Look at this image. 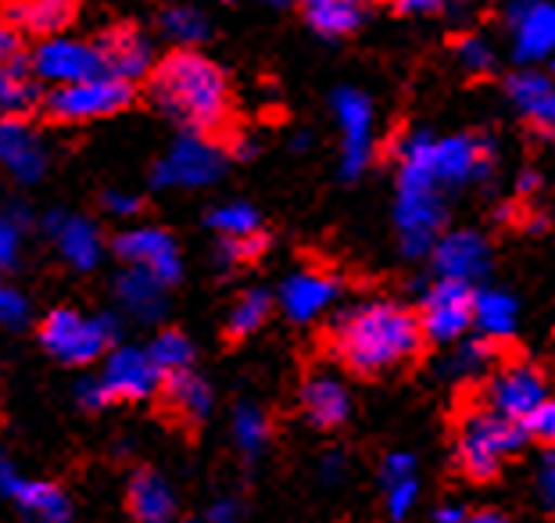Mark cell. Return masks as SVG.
<instances>
[{
  "label": "cell",
  "mask_w": 555,
  "mask_h": 523,
  "mask_svg": "<svg viewBox=\"0 0 555 523\" xmlns=\"http://www.w3.org/2000/svg\"><path fill=\"white\" fill-rule=\"evenodd\" d=\"M441 219H444V205L437 201L434 190H427V187H401L398 226H401V237H405V247L412 255H420L423 247L434 244Z\"/></svg>",
  "instance_id": "4fadbf2b"
},
{
  "label": "cell",
  "mask_w": 555,
  "mask_h": 523,
  "mask_svg": "<svg viewBox=\"0 0 555 523\" xmlns=\"http://www.w3.org/2000/svg\"><path fill=\"white\" fill-rule=\"evenodd\" d=\"M0 492L18 498V506L33 513L40 523H65L68 520V498L47 481H26L18 477L8 462H0Z\"/></svg>",
  "instance_id": "2e32d148"
},
{
  "label": "cell",
  "mask_w": 555,
  "mask_h": 523,
  "mask_svg": "<svg viewBox=\"0 0 555 523\" xmlns=\"http://www.w3.org/2000/svg\"><path fill=\"white\" fill-rule=\"evenodd\" d=\"M384 484L391 487V484H398V481H412L416 477V459L412 456H405V451H395V456H387L384 459Z\"/></svg>",
  "instance_id": "60d3db41"
},
{
  "label": "cell",
  "mask_w": 555,
  "mask_h": 523,
  "mask_svg": "<svg viewBox=\"0 0 555 523\" xmlns=\"http://www.w3.org/2000/svg\"><path fill=\"white\" fill-rule=\"evenodd\" d=\"M474 327H480L483 341H499V337H509L513 327H516V302L509 294H499V291H483L474 294Z\"/></svg>",
  "instance_id": "f1b7e54d"
},
{
  "label": "cell",
  "mask_w": 555,
  "mask_h": 523,
  "mask_svg": "<svg viewBox=\"0 0 555 523\" xmlns=\"http://www.w3.org/2000/svg\"><path fill=\"white\" fill-rule=\"evenodd\" d=\"M26 65L33 79H47V82H54V87H73V82L104 76L98 47L87 40H68V37L43 40Z\"/></svg>",
  "instance_id": "9c48e42d"
},
{
  "label": "cell",
  "mask_w": 555,
  "mask_h": 523,
  "mask_svg": "<svg viewBox=\"0 0 555 523\" xmlns=\"http://www.w3.org/2000/svg\"><path fill=\"white\" fill-rule=\"evenodd\" d=\"M455 51H459V62H463V68H466L469 76H488L491 68H494V51H491L488 40H480V37H459Z\"/></svg>",
  "instance_id": "d590c367"
},
{
  "label": "cell",
  "mask_w": 555,
  "mask_h": 523,
  "mask_svg": "<svg viewBox=\"0 0 555 523\" xmlns=\"http://www.w3.org/2000/svg\"><path fill=\"white\" fill-rule=\"evenodd\" d=\"M538 187H541V176L538 173H524V176H519V194H524V197L534 194Z\"/></svg>",
  "instance_id": "c3c4849f"
},
{
  "label": "cell",
  "mask_w": 555,
  "mask_h": 523,
  "mask_svg": "<svg viewBox=\"0 0 555 523\" xmlns=\"http://www.w3.org/2000/svg\"><path fill=\"white\" fill-rule=\"evenodd\" d=\"M0 298H4V288H0Z\"/></svg>",
  "instance_id": "816d5d0a"
},
{
  "label": "cell",
  "mask_w": 555,
  "mask_h": 523,
  "mask_svg": "<svg viewBox=\"0 0 555 523\" xmlns=\"http://www.w3.org/2000/svg\"><path fill=\"white\" fill-rule=\"evenodd\" d=\"M76 15H79V8L65 4V0H18V4H8L0 11V18H4L18 37L26 33V37H37L40 43L62 37L76 22Z\"/></svg>",
  "instance_id": "5bb4252c"
},
{
  "label": "cell",
  "mask_w": 555,
  "mask_h": 523,
  "mask_svg": "<svg viewBox=\"0 0 555 523\" xmlns=\"http://www.w3.org/2000/svg\"><path fill=\"white\" fill-rule=\"evenodd\" d=\"M466 523H505L499 513H474V516H466Z\"/></svg>",
  "instance_id": "f907efd6"
},
{
  "label": "cell",
  "mask_w": 555,
  "mask_h": 523,
  "mask_svg": "<svg viewBox=\"0 0 555 523\" xmlns=\"http://www.w3.org/2000/svg\"><path fill=\"white\" fill-rule=\"evenodd\" d=\"M305 22L319 33V37H351L356 29H362L365 22V8L362 4H351V0H309L301 8Z\"/></svg>",
  "instance_id": "d4e9b609"
},
{
  "label": "cell",
  "mask_w": 555,
  "mask_h": 523,
  "mask_svg": "<svg viewBox=\"0 0 555 523\" xmlns=\"http://www.w3.org/2000/svg\"><path fill=\"white\" fill-rule=\"evenodd\" d=\"M162 29L180 43V51H191V43H201L208 37V22L191 8H169L162 11Z\"/></svg>",
  "instance_id": "d6a6232c"
},
{
  "label": "cell",
  "mask_w": 555,
  "mask_h": 523,
  "mask_svg": "<svg viewBox=\"0 0 555 523\" xmlns=\"http://www.w3.org/2000/svg\"><path fill=\"white\" fill-rule=\"evenodd\" d=\"M513 33H516V58L541 62L555 43V15L548 4H519L513 8Z\"/></svg>",
  "instance_id": "7402d4cb"
},
{
  "label": "cell",
  "mask_w": 555,
  "mask_h": 523,
  "mask_svg": "<svg viewBox=\"0 0 555 523\" xmlns=\"http://www.w3.org/2000/svg\"><path fill=\"white\" fill-rule=\"evenodd\" d=\"M57 233V247H62V255L73 262L76 269H93L101 258V237L98 230L87 222V219H65L54 226Z\"/></svg>",
  "instance_id": "83f0119b"
},
{
  "label": "cell",
  "mask_w": 555,
  "mask_h": 523,
  "mask_svg": "<svg viewBox=\"0 0 555 523\" xmlns=\"http://www.w3.org/2000/svg\"><path fill=\"white\" fill-rule=\"evenodd\" d=\"M395 11L398 15H434V11H441V4H434V0H401Z\"/></svg>",
  "instance_id": "bcb514c9"
},
{
  "label": "cell",
  "mask_w": 555,
  "mask_h": 523,
  "mask_svg": "<svg viewBox=\"0 0 555 523\" xmlns=\"http://www.w3.org/2000/svg\"><path fill=\"white\" fill-rule=\"evenodd\" d=\"M158 283L147 280L144 272H129V277L122 280V298L126 305H133L140 316H151L158 312Z\"/></svg>",
  "instance_id": "e575fe53"
},
{
  "label": "cell",
  "mask_w": 555,
  "mask_h": 523,
  "mask_svg": "<svg viewBox=\"0 0 555 523\" xmlns=\"http://www.w3.org/2000/svg\"><path fill=\"white\" fill-rule=\"evenodd\" d=\"M18 255V230L8 219H0V266H11Z\"/></svg>",
  "instance_id": "7bdbcfd3"
},
{
  "label": "cell",
  "mask_w": 555,
  "mask_h": 523,
  "mask_svg": "<svg viewBox=\"0 0 555 523\" xmlns=\"http://www.w3.org/2000/svg\"><path fill=\"white\" fill-rule=\"evenodd\" d=\"M516 431H519V437H524V442L548 445L552 437H555V406H552V401H541L534 412H527L524 420L516 423Z\"/></svg>",
  "instance_id": "8d00e7d4"
},
{
  "label": "cell",
  "mask_w": 555,
  "mask_h": 523,
  "mask_svg": "<svg viewBox=\"0 0 555 523\" xmlns=\"http://www.w3.org/2000/svg\"><path fill=\"white\" fill-rule=\"evenodd\" d=\"M266 244H269V237L262 230L251 233V237H227V241H222V258L227 262H255L266 252Z\"/></svg>",
  "instance_id": "f35d334b"
},
{
  "label": "cell",
  "mask_w": 555,
  "mask_h": 523,
  "mask_svg": "<svg viewBox=\"0 0 555 523\" xmlns=\"http://www.w3.org/2000/svg\"><path fill=\"white\" fill-rule=\"evenodd\" d=\"M416 323L423 330V341L455 344L474 327V288L466 283L441 280L423 294V305L416 312Z\"/></svg>",
  "instance_id": "ba28073f"
},
{
  "label": "cell",
  "mask_w": 555,
  "mask_h": 523,
  "mask_svg": "<svg viewBox=\"0 0 555 523\" xmlns=\"http://www.w3.org/2000/svg\"><path fill=\"white\" fill-rule=\"evenodd\" d=\"M112 341H115V323L108 316L87 319L76 308H54L40 323V344L54 359H62L68 366L98 362L108 352Z\"/></svg>",
  "instance_id": "8992f818"
},
{
  "label": "cell",
  "mask_w": 555,
  "mask_h": 523,
  "mask_svg": "<svg viewBox=\"0 0 555 523\" xmlns=\"http://www.w3.org/2000/svg\"><path fill=\"white\" fill-rule=\"evenodd\" d=\"M101 387L112 401H144V398H155L162 391V373L151 366L147 352L119 348L104 359Z\"/></svg>",
  "instance_id": "7c38bea8"
},
{
  "label": "cell",
  "mask_w": 555,
  "mask_h": 523,
  "mask_svg": "<svg viewBox=\"0 0 555 523\" xmlns=\"http://www.w3.org/2000/svg\"><path fill=\"white\" fill-rule=\"evenodd\" d=\"M222 173V162L205 140H183L169 158L162 162L158 183H208Z\"/></svg>",
  "instance_id": "ffe728a7"
},
{
  "label": "cell",
  "mask_w": 555,
  "mask_h": 523,
  "mask_svg": "<svg viewBox=\"0 0 555 523\" xmlns=\"http://www.w3.org/2000/svg\"><path fill=\"white\" fill-rule=\"evenodd\" d=\"M334 298H337V280L330 277V272H309V269L294 272L280 291L283 312H287L294 323H309L319 312H326Z\"/></svg>",
  "instance_id": "9a60e30c"
},
{
  "label": "cell",
  "mask_w": 555,
  "mask_h": 523,
  "mask_svg": "<svg viewBox=\"0 0 555 523\" xmlns=\"http://www.w3.org/2000/svg\"><path fill=\"white\" fill-rule=\"evenodd\" d=\"M491 359H494V344L491 341H466L463 348L455 352L452 370L477 373V370H483V366H491Z\"/></svg>",
  "instance_id": "74e56055"
},
{
  "label": "cell",
  "mask_w": 555,
  "mask_h": 523,
  "mask_svg": "<svg viewBox=\"0 0 555 523\" xmlns=\"http://www.w3.org/2000/svg\"><path fill=\"white\" fill-rule=\"evenodd\" d=\"M208 222L216 226L222 237H251L262 230V219H258L255 208L247 205H227V208H216L208 216Z\"/></svg>",
  "instance_id": "836d02e7"
},
{
  "label": "cell",
  "mask_w": 555,
  "mask_h": 523,
  "mask_svg": "<svg viewBox=\"0 0 555 523\" xmlns=\"http://www.w3.org/2000/svg\"><path fill=\"white\" fill-rule=\"evenodd\" d=\"M491 148L477 137H448V140H409L401 154V187H427L434 183H459L488 169Z\"/></svg>",
  "instance_id": "3957f363"
},
{
  "label": "cell",
  "mask_w": 555,
  "mask_h": 523,
  "mask_svg": "<svg viewBox=\"0 0 555 523\" xmlns=\"http://www.w3.org/2000/svg\"><path fill=\"white\" fill-rule=\"evenodd\" d=\"M541 401H548V380L534 362H505L483 391V409H491L509 423H519Z\"/></svg>",
  "instance_id": "52a82bcc"
},
{
  "label": "cell",
  "mask_w": 555,
  "mask_h": 523,
  "mask_svg": "<svg viewBox=\"0 0 555 523\" xmlns=\"http://www.w3.org/2000/svg\"><path fill=\"white\" fill-rule=\"evenodd\" d=\"M104 208L115 212V216H137L140 201L137 197H126V194H104Z\"/></svg>",
  "instance_id": "f6af8a7d"
},
{
  "label": "cell",
  "mask_w": 555,
  "mask_h": 523,
  "mask_svg": "<svg viewBox=\"0 0 555 523\" xmlns=\"http://www.w3.org/2000/svg\"><path fill=\"white\" fill-rule=\"evenodd\" d=\"M488 244L477 233H448L441 244H437V269H441L444 280L452 283H466L477 280L488 272Z\"/></svg>",
  "instance_id": "ac0fdd59"
},
{
  "label": "cell",
  "mask_w": 555,
  "mask_h": 523,
  "mask_svg": "<svg viewBox=\"0 0 555 523\" xmlns=\"http://www.w3.org/2000/svg\"><path fill=\"white\" fill-rule=\"evenodd\" d=\"M0 162L22 180H37L43 173V154L22 123H0Z\"/></svg>",
  "instance_id": "484cf974"
},
{
  "label": "cell",
  "mask_w": 555,
  "mask_h": 523,
  "mask_svg": "<svg viewBox=\"0 0 555 523\" xmlns=\"http://www.w3.org/2000/svg\"><path fill=\"white\" fill-rule=\"evenodd\" d=\"M98 58L104 76L122 79L133 87L137 79L151 76V65H155V51H151V40L140 33L137 26H112L104 29V37L98 40Z\"/></svg>",
  "instance_id": "8fae6325"
},
{
  "label": "cell",
  "mask_w": 555,
  "mask_h": 523,
  "mask_svg": "<svg viewBox=\"0 0 555 523\" xmlns=\"http://www.w3.org/2000/svg\"><path fill=\"white\" fill-rule=\"evenodd\" d=\"M437 523H466V513L459 506H444L441 513H437Z\"/></svg>",
  "instance_id": "681fc988"
},
{
  "label": "cell",
  "mask_w": 555,
  "mask_h": 523,
  "mask_svg": "<svg viewBox=\"0 0 555 523\" xmlns=\"http://www.w3.org/2000/svg\"><path fill=\"white\" fill-rule=\"evenodd\" d=\"M509 90L513 104L519 109V115L527 118L538 133H552V123H555V93H552V82L545 73H516L505 82Z\"/></svg>",
  "instance_id": "d6986e66"
},
{
  "label": "cell",
  "mask_w": 555,
  "mask_h": 523,
  "mask_svg": "<svg viewBox=\"0 0 555 523\" xmlns=\"http://www.w3.org/2000/svg\"><path fill=\"white\" fill-rule=\"evenodd\" d=\"M237 445L244 456H262V448L269 445V437H273V423H269V416L258 409V406H241L237 409Z\"/></svg>",
  "instance_id": "1f68e13d"
},
{
  "label": "cell",
  "mask_w": 555,
  "mask_h": 523,
  "mask_svg": "<svg viewBox=\"0 0 555 523\" xmlns=\"http://www.w3.org/2000/svg\"><path fill=\"white\" fill-rule=\"evenodd\" d=\"M126 498L133 523H176V498L155 470H137Z\"/></svg>",
  "instance_id": "44dd1931"
},
{
  "label": "cell",
  "mask_w": 555,
  "mask_h": 523,
  "mask_svg": "<svg viewBox=\"0 0 555 523\" xmlns=\"http://www.w3.org/2000/svg\"><path fill=\"white\" fill-rule=\"evenodd\" d=\"M416 495H420L416 477H412V481H398V484L387 487V513H391V520H405L412 502H416Z\"/></svg>",
  "instance_id": "ab89813d"
},
{
  "label": "cell",
  "mask_w": 555,
  "mask_h": 523,
  "mask_svg": "<svg viewBox=\"0 0 555 523\" xmlns=\"http://www.w3.org/2000/svg\"><path fill=\"white\" fill-rule=\"evenodd\" d=\"M18 51H22V37L8 26L4 18H0V68L22 62V54H18Z\"/></svg>",
  "instance_id": "b9f144b4"
},
{
  "label": "cell",
  "mask_w": 555,
  "mask_h": 523,
  "mask_svg": "<svg viewBox=\"0 0 555 523\" xmlns=\"http://www.w3.org/2000/svg\"><path fill=\"white\" fill-rule=\"evenodd\" d=\"M129 104H133V87L129 82L98 76V79L73 82V87H54L40 101V109L51 123L73 126V123H93V118L119 115Z\"/></svg>",
  "instance_id": "5b68a950"
},
{
  "label": "cell",
  "mask_w": 555,
  "mask_h": 523,
  "mask_svg": "<svg viewBox=\"0 0 555 523\" xmlns=\"http://www.w3.org/2000/svg\"><path fill=\"white\" fill-rule=\"evenodd\" d=\"M301 409L319 431H337L348 420V391L334 377H312L301 387Z\"/></svg>",
  "instance_id": "603a6c76"
},
{
  "label": "cell",
  "mask_w": 555,
  "mask_h": 523,
  "mask_svg": "<svg viewBox=\"0 0 555 523\" xmlns=\"http://www.w3.org/2000/svg\"><path fill=\"white\" fill-rule=\"evenodd\" d=\"M147 359L162 373V380L176 377V373H186V370H191V362H194V344L186 341L180 330H162V334L151 341Z\"/></svg>",
  "instance_id": "f546056e"
},
{
  "label": "cell",
  "mask_w": 555,
  "mask_h": 523,
  "mask_svg": "<svg viewBox=\"0 0 555 523\" xmlns=\"http://www.w3.org/2000/svg\"><path fill=\"white\" fill-rule=\"evenodd\" d=\"M151 98L194 133L211 137L227 129L233 98L227 73L197 51H172L151 68Z\"/></svg>",
  "instance_id": "7a4b0ae2"
},
{
  "label": "cell",
  "mask_w": 555,
  "mask_h": 523,
  "mask_svg": "<svg viewBox=\"0 0 555 523\" xmlns=\"http://www.w3.org/2000/svg\"><path fill=\"white\" fill-rule=\"evenodd\" d=\"M40 101H43L40 82L29 76L26 62H15V65L0 68V112H8L11 123H15L18 115L37 112Z\"/></svg>",
  "instance_id": "4316f807"
},
{
  "label": "cell",
  "mask_w": 555,
  "mask_h": 523,
  "mask_svg": "<svg viewBox=\"0 0 555 523\" xmlns=\"http://www.w3.org/2000/svg\"><path fill=\"white\" fill-rule=\"evenodd\" d=\"M330 348L356 377L376 380L420 359L423 330L416 312L398 302H365L337 319Z\"/></svg>",
  "instance_id": "6da1fadb"
},
{
  "label": "cell",
  "mask_w": 555,
  "mask_h": 523,
  "mask_svg": "<svg viewBox=\"0 0 555 523\" xmlns=\"http://www.w3.org/2000/svg\"><path fill=\"white\" fill-rule=\"evenodd\" d=\"M208 523H241V520H237V509L233 506H219V509H211Z\"/></svg>",
  "instance_id": "7dc6e473"
},
{
  "label": "cell",
  "mask_w": 555,
  "mask_h": 523,
  "mask_svg": "<svg viewBox=\"0 0 555 523\" xmlns=\"http://www.w3.org/2000/svg\"><path fill=\"white\" fill-rule=\"evenodd\" d=\"M162 398L169 412L176 416L180 423H201L211 409V391L201 377H194L191 370L186 373H176V377H165L162 380Z\"/></svg>",
  "instance_id": "cb8c5ba5"
},
{
  "label": "cell",
  "mask_w": 555,
  "mask_h": 523,
  "mask_svg": "<svg viewBox=\"0 0 555 523\" xmlns=\"http://www.w3.org/2000/svg\"><path fill=\"white\" fill-rule=\"evenodd\" d=\"M79 398H82V406H90V409H101V406H108V395H104V387L98 384V380H82L79 384Z\"/></svg>",
  "instance_id": "ee69618b"
},
{
  "label": "cell",
  "mask_w": 555,
  "mask_h": 523,
  "mask_svg": "<svg viewBox=\"0 0 555 523\" xmlns=\"http://www.w3.org/2000/svg\"><path fill=\"white\" fill-rule=\"evenodd\" d=\"M519 445H524V437H519L516 423L502 420L483 406H474L459 420L455 462L474 484H488L505 470V462L516 456Z\"/></svg>",
  "instance_id": "277c9868"
},
{
  "label": "cell",
  "mask_w": 555,
  "mask_h": 523,
  "mask_svg": "<svg viewBox=\"0 0 555 523\" xmlns=\"http://www.w3.org/2000/svg\"><path fill=\"white\" fill-rule=\"evenodd\" d=\"M115 252H119L137 272L155 280L158 288H169V283L180 280V252H176V241L165 230L140 226V230L119 233L115 237Z\"/></svg>",
  "instance_id": "30bf717a"
},
{
  "label": "cell",
  "mask_w": 555,
  "mask_h": 523,
  "mask_svg": "<svg viewBox=\"0 0 555 523\" xmlns=\"http://www.w3.org/2000/svg\"><path fill=\"white\" fill-rule=\"evenodd\" d=\"M337 115L340 126H345V169L348 176H356L365 169L370 162V133H373V112L370 101L356 90H340L337 93Z\"/></svg>",
  "instance_id": "e0dca14e"
},
{
  "label": "cell",
  "mask_w": 555,
  "mask_h": 523,
  "mask_svg": "<svg viewBox=\"0 0 555 523\" xmlns=\"http://www.w3.org/2000/svg\"><path fill=\"white\" fill-rule=\"evenodd\" d=\"M269 319V294L266 291H244L237 305L230 312V323H227V337L230 341H241L247 334H255Z\"/></svg>",
  "instance_id": "4dcf8cb0"
}]
</instances>
